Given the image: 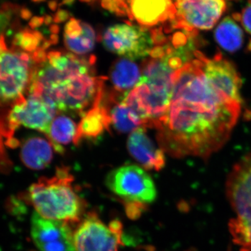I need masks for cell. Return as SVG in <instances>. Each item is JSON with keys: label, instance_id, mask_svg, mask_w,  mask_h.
<instances>
[{"label": "cell", "instance_id": "44dd1931", "mask_svg": "<svg viewBox=\"0 0 251 251\" xmlns=\"http://www.w3.org/2000/svg\"><path fill=\"white\" fill-rule=\"evenodd\" d=\"M214 38L217 44L227 52H237L244 45V31L237 21L230 16L225 18L218 25Z\"/></svg>", "mask_w": 251, "mask_h": 251}, {"label": "cell", "instance_id": "7402d4cb", "mask_svg": "<svg viewBox=\"0 0 251 251\" xmlns=\"http://www.w3.org/2000/svg\"><path fill=\"white\" fill-rule=\"evenodd\" d=\"M233 16L236 21L241 23L245 30L251 34V0H249L241 14H235Z\"/></svg>", "mask_w": 251, "mask_h": 251}, {"label": "cell", "instance_id": "603a6c76", "mask_svg": "<svg viewBox=\"0 0 251 251\" xmlns=\"http://www.w3.org/2000/svg\"><path fill=\"white\" fill-rule=\"evenodd\" d=\"M69 14L66 11H59L57 12V16H56L55 21L56 22H62V21H65L68 18Z\"/></svg>", "mask_w": 251, "mask_h": 251}, {"label": "cell", "instance_id": "ffe728a7", "mask_svg": "<svg viewBox=\"0 0 251 251\" xmlns=\"http://www.w3.org/2000/svg\"><path fill=\"white\" fill-rule=\"evenodd\" d=\"M110 123L120 133H132L143 126H146L138 112L122 99L109 110Z\"/></svg>", "mask_w": 251, "mask_h": 251}, {"label": "cell", "instance_id": "6da1fadb", "mask_svg": "<svg viewBox=\"0 0 251 251\" xmlns=\"http://www.w3.org/2000/svg\"><path fill=\"white\" fill-rule=\"evenodd\" d=\"M197 50L176 74L171 104L155 128L160 147L172 156L207 159L229 139L242 102L227 97L206 76Z\"/></svg>", "mask_w": 251, "mask_h": 251}, {"label": "cell", "instance_id": "7c38bea8", "mask_svg": "<svg viewBox=\"0 0 251 251\" xmlns=\"http://www.w3.org/2000/svg\"><path fill=\"white\" fill-rule=\"evenodd\" d=\"M204 74L211 83L229 98L242 102L240 76L232 62L225 59L221 54L209 58L202 54Z\"/></svg>", "mask_w": 251, "mask_h": 251}, {"label": "cell", "instance_id": "5b68a950", "mask_svg": "<svg viewBox=\"0 0 251 251\" xmlns=\"http://www.w3.org/2000/svg\"><path fill=\"white\" fill-rule=\"evenodd\" d=\"M106 186L121 198L130 218H138L148 204L156 201L157 191L152 178L145 169L129 164L112 170L106 177Z\"/></svg>", "mask_w": 251, "mask_h": 251}, {"label": "cell", "instance_id": "ac0fdd59", "mask_svg": "<svg viewBox=\"0 0 251 251\" xmlns=\"http://www.w3.org/2000/svg\"><path fill=\"white\" fill-rule=\"evenodd\" d=\"M140 77L139 67L133 60L127 58L117 60L110 72V79L115 90L126 94L138 85Z\"/></svg>", "mask_w": 251, "mask_h": 251}, {"label": "cell", "instance_id": "8fae6325", "mask_svg": "<svg viewBox=\"0 0 251 251\" xmlns=\"http://www.w3.org/2000/svg\"><path fill=\"white\" fill-rule=\"evenodd\" d=\"M31 235L41 251H76L74 231L67 223L45 219L34 213Z\"/></svg>", "mask_w": 251, "mask_h": 251}, {"label": "cell", "instance_id": "9c48e42d", "mask_svg": "<svg viewBox=\"0 0 251 251\" xmlns=\"http://www.w3.org/2000/svg\"><path fill=\"white\" fill-rule=\"evenodd\" d=\"M175 5L172 27L192 33L214 27L226 9L225 0H176Z\"/></svg>", "mask_w": 251, "mask_h": 251}, {"label": "cell", "instance_id": "5bb4252c", "mask_svg": "<svg viewBox=\"0 0 251 251\" xmlns=\"http://www.w3.org/2000/svg\"><path fill=\"white\" fill-rule=\"evenodd\" d=\"M130 16L145 27L171 21L176 13L173 0H132Z\"/></svg>", "mask_w": 251, "mask_h": 251}, {"label": "cell", "instance_id": "277c9868", "mask_svg": "<svg viewBox=\"0 0 251 251\" xmlns=\"http://www.w3.org/2000/svg\"><path fill=\"white\" fill-rule=\"evenodd\" d=\"M226 186L236 214L229 221V232L240 251H251V154L234 165Z\"/></svg>", "mask_w": 251, "mask_h": 251}, {"label": "cell", "instance_id": "9a60e30c", "mask_svg": "<svg viewBox=\"0 0 251 251\" xmlns=\"http://www.w3.org/2000/svg\"><path fill=\"white\" fill-rule=\"evenodd\" d=\"M64 39L69 50L77 55H84L94 49L95 31L88 23L73 18L66 25Z\"/></svg>", "mask_w": 251, "mask_h": 251}, {"label": "cell", "instance_id": "3957f363", "mask_svg": "<svg viewBox=\"0 0 251 251\" xmlns=\"http://www.w3.org/2000/svg\"><path fill=\"white\" fill-rule=\"evenodd\" d=\"M74 176L67 167H61L52 177H42L23 196L45 219L67 224L80 223L85 202L74 186Z\"/></svg>", "mask_w": 251, "mask_h": 251}, {"label": "cell", "instance_id": "cb8c5ba5", "mask_svg": "<svg viewBox=\"0 0 251 251\" xmlns=\"http://www.w3.org/2000/svg\"><path fill=\"white\" fill-rule=\"evenodd\" d=\"M82 1H90L91 0H82Z\"/></svg>", "mask_w": 251, "mask_h": 251}, {"label": "cell", "instance_id": "7a4b0ae2", "mask_svg": "<svg viewBox=\"0 0 251 251\" xmlns=\"http://www.w3.org/2000/svg\"><path fill=\"white\" fill-rule=\"evenodd\" d=\"M95 58L50 51L34 66L29 94L44 97L57 110L83 115L103 96V79L94 71Z\"/></svg>", "mask_w": 251, "mask_h": 251}, {"label": "cell", "instance_id": "ba28073f", "mask_svg": "<svg viewBox=\"0 0 251 251\" xmlns=\"http://www.w3.org/2000/svg\"><path fill=\"white\" fill-rule=\"evenodd\" d=\"M102 43L110 52L131 60L150 56L156 46L152 31L124 23L107 28Z\"/></svg>", "mask_w": 251, "mask_h": 251}, {"label": "cell", "instance_id": "8992f818", "mask_svg": "<svg viewBox=\"0 0 251 251\" xmlns=\"http://www.w3.org/2000/svg\"><path fill=\"white\" fill-rule=\"evenodd\" d=\"M35 64L34 54L9 47L0 36V100L16 103L24 97Z\"/></svg>", "mask_w": 251, "mask_h": 251}, {"label": "cell", "instance_id": "30bf717a", "mask_svg": "<svg viewBox=\"0 0 251 251\" xmlns=\"http://www.w3.org/2000/svg\"><path fill=\"white\" fill-rule=\"evenodd\" d=\"M57 110L47 99L29 94L27 98L23 97L14 103L8 115V120L11 128L23 126L46 134Z\"/></svg>", "mask_w": 251, "mask_h": 251}, {"label": "cell", "instance_id": "e0dca14e", "mask_svg": "<svg viewBox=\"0 0 251 251\" xmlns=\"http://www.w3.org/2000/svg\"><path fill=\"white\" fill-rule=\"evenodd\" d=\"M53 146L50 142L39 137H33L23 144L21 158L25 166L30 169H44L53 158Z\"/></svg>", "mask_w": 251, "mask_h": 251}, {"label": "cell", "instance_id": "d4e9b609", "mask_svg": "<svg viewBox=\"0 0 251 251\" xmlns=\"http://www.w3.org/2000/svg\"><path fill=\"white\" fill-rule=\"evenodd\" d=\"M34 1H41V0H34Z\"/></svg>", "mask_w": 251, "mask_h": 251}, {"label": "cell", "instance_id": "52a82bcc", "mask_svg": "<svg viewBox=\"0 0 251 251\" xmlns=\"http://www.w3.org/2000/svg\"><path fill=\"white\" fill-rule=\"evenodd\" d=\"M123 226L119 220L104 223L96 212L81 220L74 231L76 251H119L122 242Z\"/></svg>", "mask_w": 251, "mask_h": 251}, {"label": "cell", "instance_id": "4fadbf2b", "mask_svg": "<svg viewBox=\"0 0 251 251\" xmlns=\"http://www.w3.org/2000/svg\"><path fill=\"white\" fill-rule=\"evenodd\" d=\"M127 147L130 154L145 169L159 171L164 168V151L155 145L147 134L145 128H138L130 133Z\"/></svg>", "mask_w": 251, "mask_h": 251}, {"label": "cell", "instance_id": "2e32d148", "mask_svg": "<svg viewBox=\"0 0 251 251\" xmlns=\"http://www.w3.org/2000/svg\"><path fill=\"white\" fill-rule=\"evenodd\" d=\"M102 100L82 115L77 126L75 145L83 139H94L108 129L110 123L108 109L102 104Z\"/></svg>", "mask_w": 251, "mask_h": 251}, {"label": "cell", "instance_id": "d6986e66", "mask_svg": "<svg viewBox=\"0 0 251 251\" xmlns=\"http://www.w3.org/2000/svg\"><path fill=\"white\" fill-rule=\"evenodd\" d=\"M46 135L57 152L64 151V146L75 144L77 135V126L72 119L64 115L54 117Z\"/></svg>", "mask_w": 251, "mask_h": 251}]
</instances>
